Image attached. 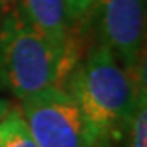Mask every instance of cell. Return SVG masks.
I'll return each instance as SVG.
<instances>
[{
  "label": "cell",
  "instance_id": "2",
  "mask_svg": "<svg viewBox=\"0 0 147 147\" xmlns=\"http://www.w3.org/2000/svg\"><path fill=\"white\" fill-rule=\"evenodd\" d=\"M79 61L30 26L18 10L0 18V88L20 100L62 87Z\"/></svg>",
  "mask_w": 147,
  "mask_h": 147
},
{
  "label": "cell",
  "instance_id": "7",
  "mask_svg": "<svg viewBox=\"0 0 147 147\" xmlns=\"http://www.w3.org/2000/svg\"><path fill=\"white\" fill-rule=\"evenodd\" d=\"M146 82L141 85L137 93L136 110L129 127L131 142L129 147H147V96H146Z\"/></svg>",
  "mask_w": 147,
  "mask_h": 147
},
{
  "label": "cell",
  "instance_id": "6",
  "mask_svg": "<svg viewBox=\"0 0 147 147\" xmlns=\"http://www.w3.org/2000/svg\"><path fill=\"white\" fill-rule=\"evenodd\" d=\"M0 124L3 127L0 147H38L20 110L11 106L10 111L0 121Z\"/></svg>",
  "mask_w": 147,
  "mask_h": 147
},
{
  "label": "cell",
  "instance_id": "9",
  "mask_svg": "<svg viewBox=\"0 0 147 147\" xmlns=\"http://www.w3.org/2000/svg\"><path fill=\"white\" fill-rule=\"evenodd\" d=\"M10 108H11V103L7 98H0V121L3 119V116L10 111Z\"/></svg>",
  "mask_w": 147,
  "mask_h": 147
},
{
  "label": "cell",
  "instance_id": "5",
  "mask_svg": "<svg viewBox=\"0 0 147 147\" xmlns=\"http://www.w3.org/2000/svg\"><path fill=\"white\" fill-rule=\"evenodd\" d=\"M16 10L53 44L77 61L82 59L80 25L70 18L65 0H18Z\"/></svg>",
  "mask_w": 147,
  "mask_h": 147
},
{
  "label": "cell",
  "instance_id": "11",
  "mask_svg": "<svg viewBox=\"0 0 147 147\" xmlns=\"http://www.w3.org/2000/svg\"><path fill=\"white\" fill-rule=\"evenodd\" d=\"M0 18H2V16H0Z\"/></svg>",
  "mask_w": 147,
  "mask_h": 147
},
{
  "label": "cell",
  "instance_id": "8",
  "mask_svg": "<svg viewBox=\"0 0 147 147\" xmlns=\"http://www.w3.org/2000/svg\"><path fill=\"white\" fill-rule=\"evenodd\" d=\"M65 3H67V10H69L70 18L75 23L82 25L88 18L92 5H93V0H65Z\"/></svg>",
  "mask_w": 147,
  "mask_h": 147
},
{
  "label": "cell",
  "instance_id": "3",
  "mask_svg": "<svg viewBox=\"0 0 147 147\" xmlns=\"http://www.w3.org/2000/svg\"><path fill=\"white\" fill-rule=\"evenodd\" d=\"M20 111L38 147H96L77 103L62 87L23 98Z\"/></svg>",
  "mask_w": 147,
  "mask_h": 147
},
{
  "label": "cell",
  "instance_id": "1",
  "mask_svg": "<svg viewBox=\"0 0 147 147\" xmlns=\"http://www.w3.org/2000/svg\"><path fill=\"white\" fill-rule=\"evenodd\" d=\"M144 75L146 70L136 82L103 44L92 49L69 74L62 88L77 103L96 147H110L131 127Z\"/></svg>",
  "mask_w": 147,
  "mask_h": 147
},
{
  "label": "cell",
  "instance_id": "10",
  "mask_svg": "<svg viewBox=\"0 0 147 147\" xmlns=\"http://www.w3.org/2000/svg\"><path fill=\"white\" fill-rule=\"evenodd\" d=\"M2 137H3V127H2V124H0V142H2Z\"/></svg>",
  "mask_w": 147,
  "mask_h": 147
},
{
  "label": "cell",
  "instance_id": "4",
  "mask_svg": "<svg viewBox=\"0 0 147 147\" xmlns=\"http://www.w3.org/2000/svg\"><path fill=\"white\" fill-rule=\"evenodd\" d=\"M90 13L100 44L110 47L129 72L137 70L144 46L146 0H93Z\"/></svg>",
  "mask_w": 147,
  "mask_h": 147
}]
</instances>
